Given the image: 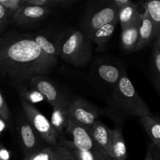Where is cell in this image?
Returning <instances> with one entry per match:
<instances>
[{
	"mask_svg": "<svg viewBox=\"0 0 160 160\" xmlns=\"http://www.w3.org/2000/svg\"><path fill=\"white\" fill-rule=\"evenodd\" d=\"M118 20V9L108 1L103 5L96 6L94 10L88 13L81 30L87 38L92 40L95 31L107 23Z\"/></svg>",
	"mask_w": 160,
	"mask_h": 160,
	"instance_id": "5",
	"label": "cell"
},
{
	"mask_svg": "<svg viewBox=\"0 0 160 160\" xmlns=\"http://www.w3.org/2000/svg\"><path fill=\"white\" fill-rule=\"evenodd\" d=\"M68 117L88 128L99 120L100 109L83 98L70 100L68 104Z\"/></svg>",
	"mask_w": 160,
	"mask_h": 160,
	"instance_id": "8",
	"label": "cell"
},
{
	"mask_svg": "<svg viewBox=\"0 0 160 160\" xmlns=\"http://www.w3.org/2000/svg\"><path fill=\"white\" fill-rule=\"evenodd\" d=\"M19 95L21 97L22 100H24L25 102L32 105L45 101L43 95L40 92H38L37 90H34V89L28 88V90L20 92Z\"/></svg>",
	"mask_w": 160,
	"mask_h": 160,
	"instance_id": "25",
	"label": "cell"
},
{
	"mask_svg": "<svg viewBox=\"0 0 160 160\" xmlns=\"http://www.w3.org/2000/svg\"><path fill=\"white\" fill-rule=\"evenodd\" d=\"M8 23H6V22H0V35H1L2 31L5 30V28H6Z\"/></svg>",
	"mask_w": 160,
	"mask_h": 160,
	"instance_id": "37",
	"label": "cell"
},
{
	"mask_svg": "<svg viewBox=\"0 0 160 160\" xmlns=\"http://www.w3.org/2000/svg\"><path fill=\"white\" fill-rule=\"evenodd\" d=\"M69 102L70 100L52 107L50 123L58 133L59 136L62 134L64 128H67L68 123L69 117L67 109H68Z\"/></svg>",
	"mask_w": 160,
	"mask_h": 160,
	"instance_id": "17",
	"label": "cell"
},
{
	"mask_svg": "<svg viewBox=\"0 0 160 160\" xmlns=\"http://www.w3.org/2000/svg\"><path fill=\"white\" fill-rule=\"evenodd\" d=\"M57 44L59 57L70 65L84 67L92 56V42L81 30L68 33Z\"/></svg>",
	"mask_w": 160,
	"mask_h": 160,
	"instance_id": "3",
	"label": "cell"
},
{
	"mask_svg": "<svg viewBox=\"0 0 160 160\" xmlns=\"http://www.w3.org/2000/svg\"><path fill=\"white\" fill-rule=\"evenodd\" d=\"M117 24H118V20L104 25L95 31L92 41L96 45L97 51H104L106 45L113 34Z\"/></svg>",
	"mask_w": 160,
	"mask_h": 160,
	"instance_id": "18",
	"label": "cell"
},
{
	"mask_svg": "<svg viewBox=\"0 0 160 160\" xmlns=\"http://www.w3.org/2000/svg\"><path fill=\"white\" fill-rule=\"evenodd\" d=\"M141 123L143 126L152 145L160 149V120L152 115H146L140 117Z\"/></svg>",
	"mask_w": 160,
	"mask_h": 160,
	"instance_id": "19",
	"label": "cell"
},
{
	"mask_svg": "<svg viewBox=\"0 0 160 160\" xmlns=\"http://www.w3.org/2000/svg\"><path fill=\"white\" fill-rule=\"evenodd\" d=\"M155 38L154 23L150 19L145 9L141 15V23L139 26L138 41L135 52H139L149 45L150 42Z\"/></svg>",
	"mask_w": 160,
	"mask_h": 160,
	"instance_id": "13",
	"label": "cell"
},
{
	"mask_svg": "<svg viewBox=\"0 0 160 160\" xmlns=\"http://www.w3.org/2000/svg\"><path fill=\"white\" fill-rule=\"evenodd\" d=\"M17 131L24 156L49 146L34 131L24 113L20 114L17 119Z\"/></svg>",
	"mask_w": 160,
	"mask_h": 160,
	"instance_id": "7",
	"label": "cell"
},
{
	"mask_svg": "<svg viewBox=\"0 0 160 160\" xmlns=\"http://www.w3.org/2000/svg\"><path fill=\"white\" fill-rule=\"evenodd\" d=\"M66 131L71 134L73 138L72 143L78 149L84 152H91L99 156L108 157L106 152L95 141L90 128L69 117Z\"/></svg>",
	"mask_w": 160,
	"mask_h": 160,
	"instance_id": "6",
	"label": "cell"
},
{
	"mask_svg": "<svg viewBox=\"0 0 160 160\" xmlns=\"http://www.w3.org/2000/svg\"><path fill=\"white\" fill-rule=\"evenodd\" d=\"M32 37L38 48L42 50L44 54L52 59L57 60V58L59 57V51L57 44L53 43L45 36L42 34L32 35Z\"/></svg>",
	"mask_w": 160,
	"mask_h": 160,
	"instance_id": "21",
	"label": "cell"
},
{
	"mask_svg": "<svg viewBox=\"0 0 160 160\" xmlns=\"http://www.w3.org/2000/svg\"><path fill=\"white\" fill-rule=\"evenodd\" d=\"M56 63L42 52L32 35L9 31L0 36V78L18 93L29 88L34 77L48 75Z\"/></svg>",
	"mask_w": 160,
	"mask_h": 160,
	"instance_id": "1",
	"label": "cell"
},
{
	"mask_svg": "<svg viewBox=\"0 0 160 160\" xmlns=\"http://www.w3.org/2000/svg\"><path fill=\"white\" fill-rule=\"evenodd\" d=\"M21 105L23 113L34 131L49 146L56 145L59 140V134L52 126L50 120L45 117L42 112L24 100L21 99Z\"/></svg>",
	"mask_w": 160,
	"mask_h": 160,
	"instance_id": "4",
	"label": "cell"
},
{
	"mask_svg": "<svg viewBox=\"0 0 160 160\" xmlns=\"http://www.w3.org/2000/svg\"><path fill=\"white\" fill-rule=\"evenodd\" d=\"M151 149L153 159L154 160H160V149L158 148L157 147L155 146L152 144H150L149 146H148Z\"/></svg>",
	"mask_w": 160,
	"mask_h": 160,
	"instance_id": "33",
	"label": "cell"
},
{
	"mask_svg": "<svg viewBox=\"0 0 160 160\" xmlns=\"http://www.w3.org/2000/svg\"><path fill=\"white\" fill-rule=\"evenodd\" d=\"M8 126V122H6L2 117H0V138L2 137L4 131H6Z\"/></svg>",
	"mask_w": 160,
	"mask_h": 160,
	"instance_id": "34",
	"label": "cell"
},
{
	"mask_svg": "<svg viewBox=\"0 0 160 160\" xmlns=\"http://www.w3.org/2000/svg\"><path fill=\"white\" fill-rule=\"evenodd\" d=\"M51 156L52 146H48L24 156L23 160H51Z\"/></svg>",
	"mask_w": 160,
	"mask_h": 160,
	"instance_id": "26",
	"label": "cell"
},
{
	"mask_svg": "<svg viewBox=\"0 0 160 160\" xmlns=\"http://www.w3.org/2000/svg\"><path fill=\"white\" fill-rule=\"evenodd\" d=\"M74 2H75L73 0H26L27 5L40 6L51 9L56 7H70Z\"/></svg>",
	"mask_w": 160,
	"mask_h": 160,
	"instance_id": "24",
	"label": "cell"
},
{
	"mask_svg": "<svg viewBox=\"0 0 160 160\" xmlns=\"http://www.w3.org/2000/svg\"><path fill=\"white\" fill-rule=\"evenodd\" d=\"M110 2L111 4L114 6L115 8H117V9H120L122 8H124L126 6H129V5L132 4L133 2L131 0H112Z\"/></svg>",
	"mask_w": 160,
	"mask_h": 160,
	"instance_id": "31",
	"label": "cell"
},
{
	"mask_svg": "<svg viewBox=\"0 0 160 160\" xmlns=\"http://www.w3.org/2000/svg\"><path fill=\"white\" fill-rule=\"evenodd\" d=\"M25 4L26 0H0V5L13 14Z\"/></svg>",
	"mask_w": 160,
	"mask_h": 160,
	"instance_id": "27",
	"label": "cell"
},
{
	"mask_svg": "<svg viewBox=\"0 0 160 160\" xmlns=\"http://www.w3.org/2000/svg\"><path fill=\"white\" fill-rule=\"evenodd\" d=\"M150 19L154 23L155 37L160 31V0H152L142 3Z\"/></svg>",
	"mask_w": 160,
	"mask_h": 160,
	"instance_id": "22",
	"label": "cell"
},
{
	"mask_svg": "<svg viewBox=\"0 0 160 160\" xmlns=\"http://www.w3.org/2000/svg\"><path fill=\"white\" fill-rule=\"evenodd\" d=\"M92 136L96 143L106 152L108 157L112 160V130L100 120H98L91 128Z\"/></svg>",
	"mask_w": 160,
	"mask_h": 160,
	"instance_id": "12",
	"label": "cell"
},
{
	"mask_svg": "<svg viewBox=\"0 0 160 160\" xmlns=\"http://www.w3.org/2000/svg\"><path fill=\"white\" fill-rule=\"evenodd\" d=\"M51 160H70L68 150L59 145L52 146Z\"/></svg>",
	"mask_w": 160,
	"mask_h": 160,
	"instance_id": "28",
	"label": "cell"
},
{
	"mask_svg": "<svg viewBox=\"0 0 160 160\" xmlns=\"http://www.w3.org/2000/svg\"><path fill=\"white\" fill-rule=\"evenodd\" d=\"M29 88L34 89L40 92L44 96L45 101L52 107L68 101L54 83L46 76L40 75L34 77L30 81Z\"/></svg>",
	"mask_w": 160,
	"mask_h": 160,
	"instance_id": "9",
	"label": "cell"
},
{
	"mask_svg": "<svg viewBox=\"0 0 160 160\" xmlns=\"http://www.w3.org/2000/svg\"><path fill=\"white\" fill-rule=\"evenodd\" d=\"M112 160H127L126 143L123 134V127L115 125L112 130Z\"/></svg>",
	"mask_w": 160,
	"mask_h": 160,
	"instance_id": "14",
	"label": "cell"
},
{
	"mask_svg": "<svg viewBox=\"0 0 160 160\" xmlns=\"http://www.w3.org/2000/svg\"><path fill=\"white\" fill-rule=\"evenodd\" d=\"M0 117H2L8 123L10 120V112H9L8 105L1 91H0Z\"/></svg>",
	"mask_w": 160,
	"mask_h": 160,
	"instance_id": "29",
	"label": "cell"
},
{
	"mask_svg": "<svg viewBox=\"0 0 160 160\" xmlns=\"http://www.w3.org/2000/svg\"><path fill=\"white\" fill-rule=\"evenodd\" d=\"M13 13L7 9H5L2 6L0 5V22H6V23H9L12 20V17Z\"/></svg>",
	"mask_w": 160,
	"mask_h": 160,
	"instance_id": "30",
	"label": "cell"
},
{
	"mask_svg": "<svg viewBox=\"0 0 160 160\" xmlns=\"http://www.w3.org/2000/svg\"><path fill=\"white\" fill-rule=\"evenodd\" d=\"M57 145L63 146L68 150L70 160H112L108 157L99 156L91 152H84L75 148L72 141H69L64 138L58 140Z\"/></svg>",
	"mask_w": 160,
	"mask_h": 160,
	"instance_id": "16",
	"label": "cell"
},
{
	"mask_svg": "<svg viewBox=\"0 0 160 160\" xmlns=\"http://www.w3.org/2000/svg\"><path fill=\"white\" fill-rule=\"evenodd\" d=\"M140 23L141 17L138 20L122 30L121 45L123 49L126 50L127 52H131L135 51L138 41V31Z\"/></svg>",
	"mask_w": 160,
	"mask_h": 160,
	"instance_id": "15",
	"label": "cell"
},
{
	"mask_svg": "<svg viewBox=\"0 0 160 160\" xmlns=\"http://www.w3.org/2000/svg\"><path fill=\"white\" fill-rule=\"evenodd\" d=\"M141 14L142 12L138 11V6L134 2L126 7L119 9L118 23H120L121 30L138 20L141 17Z\"/></svg>",
	"mask_w": 160,
	"mask_h": 160,
	"instance_id": "20",
	"label": "cell"
},
{
	"mask_svg": "<svg viewBox=\"0 0 160 160\" xmlns=\"http://www.w3.org/2000/svg\"><path fill=\"white\" fill-rule=\"evenodd\" d=\"M51 12V9L25 4L12 15L11 21L19 27H30L42 22Z\"/></svg>",
	"mask_w": 160,
	"mask_h": 160,
	"instance_id": "10",
	"label": "cell"
},
{
	"mask_svg": "<svg viewBox=\"0 0 160 160\" xmlns=\"http://www.w3.org/2000/svg\"><path fill=\"white\" fill-rule=\"evenodd\" d=\"M108 107L125 117L134 116L140 118L143 116L152 115L149 107L138 93L126 72L111 89Z\"/></svg>",
	"mask_w": 160,
	"mask_h": 160,
	"instance_id": "2",
	"label": "cell"
},
{
	"mask_svg": "<svg viewBox=\"0 0 160 160\" xmlns=\"http://www.w3.org/2000/svg\"><path fill=\"white\" fill-rule=\"evenodd\" d=\"M154 39H155L154 47L157 48V49L160 52V31H159V33L156 34V36L155 37Z\"/></svg>",
	"mask_w": 160,
	"mask_h": 160,
	"instance_id": "35",
	"label": "cell"
},
{
	"mask_svg": "<svg viewBox=\"0 0 160 160\" xmlns=\"http://www.w3.org/2000/svg\"><path fill=\"white\" fill-rule=\"evenodd\" d=\"M0 160H11L9 150L0 144Z\"/></svg>",
	"mask_w": 160,
	"mask_h": 160,
	"instance_id": "32",
	"label": "cell"
},
{
	"mask_svg": "<svg viewBox=\"0 0 160 160\" xmlns=\"http://www.w3.org/2000/svg\"><path fill=\"white\" fill-rule=\"evenodd\" d=\"M150 67L152 79L156 89L160 93V52L155 47H153L152 53Z\"/></svg>",
	"mask_w": 160,
	"mask_h": 160,
	"instance_id": "23",
	"label": "cell"
},
{
	"mask_svg": "<svg viewBox=\"0 0 160 160\" xmlns=\"http://www.w3.org/2000/svg\"><path fill=\"white\" fill-rule=\"evenodd\" d=\"M124 73V69L115 62H99L95 67V74L98 81L106 87H111V89Z\"/></svg>",
	"mask_w": 160,
	"mask_h": 160,
	"instance_id": "11",
	"label": "cell"
},
{
	"mask_svg": "<svg viewBox=\"0 0 160 160\" xmlns=\"http://www.w3.org/2000/svg\"><path fill=\"white\" fill-rule=\"evenodd\" d=\"M144 160H154V159H153L151 149H150L149 147H148V148L147 149L146 154H145V159H144Z\"/></svg>",
	"mask_w": 160,
	"mask_h": 160,
	"instance_id": "36",
	"label": "cell"
}]
</instances>
